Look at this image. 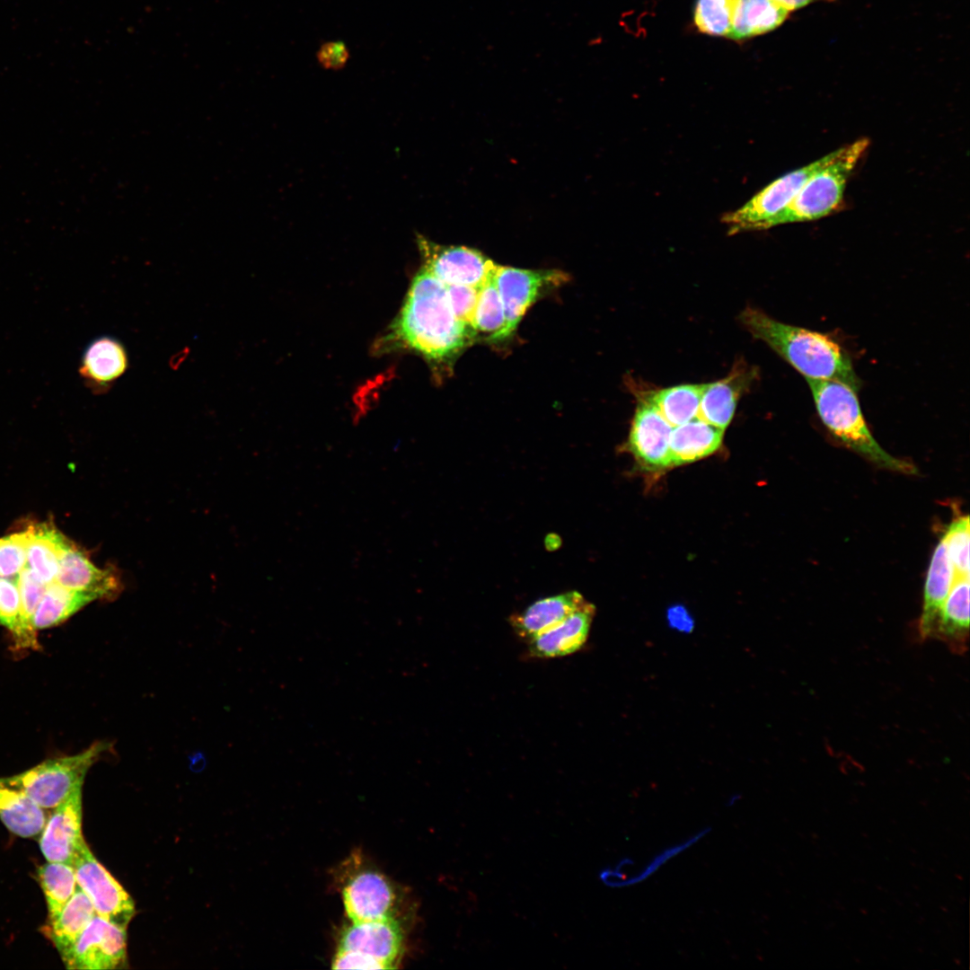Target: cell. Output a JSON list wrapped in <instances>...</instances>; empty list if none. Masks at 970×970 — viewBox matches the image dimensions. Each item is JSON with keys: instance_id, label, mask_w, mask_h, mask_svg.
Returning <instances> with one entry per match:
<instances>
[{"instance_id": "obj_24", "label": "cell", "mask_w": 970, "mask_h": 970, "mask_svg": "<svg viewBox=\"0 0 970 970\" xmlns=\"http://www.w3.org/2000/svg\"><path fill=\"white\" fill-rule=\"evenodd\" d=\"M67 539L49 525L27 529L26 566L46 585L55 582L58 559Z\"/></svg>"}, {"instance_id": "obj_41", "label": "cell", "mask_w": 970, "mask_h": 970, "mask_svg": "<svg viewBox=\"0 0 970 970\" xmlns=\"http://www.w3.org/2000/svg\"><path fill=\"white\" fill-rule=\"evenodd\" d=\"M739 799H740V796H733V797H731V798H730L728 799V801L727 805H725V806H727V807H733V806H735V804H736V802H737V801H738Z\"/></svg>"}, {"instance_id": "obj_13", "label": "cell", "mask_w": 970, "mask_h": 970, "mask_svg": "<svg viewBox=\"0 0 970 970\" xmlns=\"http://www.w3.org/2000/svg\"><path fill=\"white\" fill-rule=\"evenodd\" d=\"M82 788L54 807L40 838V849L48 861L73 865L87 845L82 832Z\"/></svg>"}, {"instance_id": "obj_27", "label": "cell", "mask_w": 970, "mask_h": 970, "mask_svg": "<svg viewBox=\"0 0 970 970\" xmlns=\"http://www.w3.org/2000/svg\"><path fill=\"white\" fill-rule=\"evenodd\" d=\"M789 12L772 0H737L729 38L743 40L772 31Z\"/></svg>"}, {"instance_id": "obj_36", "label": "cell", "mask_w": 970, "mask_h": 970, "mask_svg": "<svg viewBox=\"0 0 970 970\" xmlns=\"http://www.w3.org/2000/svg\"><path fill=\"white\" fill-rule=\"evenodd\" d=\"M21 599L16 578L0 577V624L18 633Z\"/></svg>"}, {"instance_id": "obj_20", "label": "cell", "mask_w": 970, "mask_h": 970, "mask_svg": "<svg viewBox=\"0 0 970 970\" xmlns=\"http://www.w3.org/2000/svg\"><path fill=\"white\" fill-rule=\"evenodd\" d=\"M585 602L577 591L544 597L513 614L510 624L519 638L529 641L561 622Z\"/></svg>"}, {"instance_id": "obj_34", "label": "cell", "mask_w": 970, "mask_h": 970, "mask_svg": "<svg viewBox=\"0 0 970 970\" xmlns=\"http://www.w3.org/2000/svg\"><path fill=\"white\" fill-rule=\"evenodd\" d=\"M710 831V828H703L701 831L695 833L692 836L683 840L681 842L669 846L662 850L659 853L653 856L645 867L638 873L631 876H625L624 879L619 884L618 887H627L630 886H635L641 883L655 874L660 868H662L667 861L677 856L681 852L685 851L687 849L697 843L701 839L706 836Z\"/></svg>"}, {"instance_id": "obj_21", "label": "cell", "mask_w": 970, "mask_h": 970, "mask_svg": "<svg viewBox=\"0 0 970 970\" xmlns=\"http://www.w3.org/2000/svg\"><path fill=\"white\" fill-rule=\"evenodd\" d=\"M969 638V578H958L945 600L930 639L953 653L964 654Z\"/></svg>"}, {"instance_id": "obj_5", "label": "cell", "mask_w": 970, "mask_h": 970, "mask_svg": "<svg viewBox=\"0 0 970 970\" xmlns=\"http://www.w3.org/2000/svg\"><path fill=\"white\" fill-rule=\"evenodd\" d=\"M96 742L73 755L44 761L22 772L0 777V783L24 792L42 808H54L83 787L88 770L109 749Z\"/></svg>"}, {"instance_id": "obj_19", "label": "cell", "mask_w": 970, "mask_h": 970, "mask_svg": "<svg viewBox=\"0 0 970 970\" xmlns=\"http://www.w3.org/2000/svg\"><path fill=\"white\" fill-rule=\"evenodd\" d=\"M956 580L957 574L942 536L931 556L924 585L922 611L918 622L921 639H930L943 604Z\"/></svg>"}, {"instance_id": "obj_6", "label": "cell", "mask_w": 970, "mask_h": 970, "mask_svg": "<svg viewBox=\"0 0 970 970\" xmlns=\"http://www.w3.org/2000/svg\"><path fill=\"white\" fill-rule=\"evenodd\" d=\"M405 951L403 922L394 920L344 926L331 960L333 969H393Z\"/></svg>"}, {"instance_id": "obj_1", "label": "cell", "mask_w": 970, "mask_h": 970, "mask_svg": "<svg viewBox=\"0 0 970 970\" xmlns=\"http://www.w3.org/2000/svg\"><path fill=\"white\" fill-rule=\"evenodd\" d=\"M476 338V331L455 316L445 285L422 267L380 347L406 348L442 364L454 359Z\"/></svg>"}, {"instance_id": "obj_39", "label": "cell", "mask_w": 970, "mask_h": 970, "mask_svg": "<svg viewBox=\"0 0 970 970\" xmlns=\"http://www.w3.org/2000/svg\"><path fill=\"white\" fill-rule=\"evenodd\" d=\"M667 618L670 625L680 630H691L693 626V622L688 613V611L681 606L675 605L667 612Z\"/></svg>"}, {"instance_id": "obj_18", "label": "cell", "mask_w": 970, "mask_h": 970, "mask_svg": "<svg viewBox=\"0 0 970 970\" xmlns=\"http://www.w3.org/2000/svg\"><path fill=\"white\" fill-rule=\"evenodd\" d=\"M595 613V605L586 601L561 622L527 641L529 654L549 658L578 651L587 639Z\"/></svg>"}, {"instance_id": "obj_2", "label": "cell", "mask_w": 970, "mask_h": 970, "mask_svg": "<svg viewBox=\"0 0 970 970\" xmlns=\"http://www.w3.org/2000/svg\"><path fill=\"white\" fill-rule=\"evenodd\" d=\"M739 320L754 338L768 345L807 381H839L858 390L860 380L849 355L828 335L786 324L751 306L740 313Z\"/></svg>"}, {"instance_id": "obj_31", "label": "cell", "mask_w": 970, "mask_h": 970, "mask_svg": "<svg viewBox=\"0 0 970 970\" xmlns=\"http://www.w3.org/2000/svg\"><path fill=\"white\" fill-rule=\"evenodd\" d=\"M21 612L16 640L22 647H37L36 630L32 617L48 585L42 582L26 565L17 576Z\"/></svg>"}, {"instance_id": "obj_14", "label": "cell", "mask_w": 970, "mask_h": 970, "mask_svg": "<svg viewBox=\"0 0 970 970\" xmlns=\"http://www.w3.org/2000/svg\"><path fill=\"white\" fill-rule=\"evenodd\" d=\"M672 429L673 427L652 404L639 398L626 446L648 470L671 467Z\"/></svg>"}, {"instance_id": "obj_4", "label": "cell", "mask_w": 970, "mask_h": 970, "mask_svg": "<svg viewBox=\"0 0 970 970\" xmlns=\"http://www.w3.org/2000/svg\"><path fill=\"white\" fill-rule=\"evenodd\" d=\"M869 146V138L861 137L834 150L833 157L810 176L768 228L814 221L833 213L842 202L848 179Z\"/></svg>"}, {"instance_id": "obj_32", "label": "cell", "mask_w": 970, "mask_h": 970, "mask_svg": "<svg viewBox=\"0 0 970 970\" xmlns=\"http://www.w3.org/2000/svg\"><path fill=\"white\" fill-rule=\"evenodd\" d=\"M737 0H697L693 20L697 29L710 36L728 37Z\"/></svg>"}, {"instance_id": "obj_8", "label": "cell", "mask_w": 970, "mask_h": 970, "mask_svg": "<svg viewBox=\"0 0 970 970\" xmlns=\"http://www.w3.org/2000/svg\"><path fill=\"white\" fill-rule=\"evenodd\" d=\"M833 155L834 151L780 176L740 208L725 214L721 220L728 226L729 234L767 229L770 221L790 203L810 176Z\"/></svg>"}, {"instance_id": "obj_7", "label": "cell", "mask_w": 970, "mask_h": 970, "mask_svg": "<svg viewBox=\"0 0 970 970\" xmlns=\"http://www.w3.org/2000/svg\"><path fill=\"white\" fill-rule=\"evenodd\" d=\"M343 877L341 898L351 922H401V917L405 919L401 916L404 895L382 872L370 868H357Z\"/></svg>"}, {"instance_id": "obj_9", "label": "cell", "mask_w": 970, "mask_h": 970, "mask_svg": "<svg viewBox=\"0 0 970 970\" xmlns=\"http://www.w3.org/2000/svg\"><path fill=\"white\" fill-rule=\"evenodd\" d=\"M78 886L92 902L98 916L128 929L136 914L135 903L123 886L95 858L86 845L73 864Z\"/></svg>"}, {"instance_id": "obj_10", "label": "cell", "mask_w": 970, "mask_h": 970, "mask_svg": "<svg viewBox=\"0 0 970 970\" xmlns=\"http://www.w3.org/2000/svg\"><path fill=\"white\" fill-rule=\"evenodd\" d=\"M127 929L96 914L61 958L73 970L127 968Z\"/></svg>"}, {"instance_id": "obj_12", "label": "cell", "mask_w": 970, "mask_h": 970, "mask_svg": "<svg viewBox=\"0 0 970 970\" xmlns=\"http://www.w3.org/2000/svg\"><path fill=\"white\" fill-rule=\"evenodd\" d=\"M417 243L423 267L446 286L480 287L494 263L481 252L465 246L437 244L422 235Z\"/></svg>"}, {"instance_id": "obj_16", "label": "cell", "mask_w": 970, "mask_h": 970, "mask_svg": "<svg viewBox=\"0 0 970 970\" xmlns=\"http://www.w3.org/2000/svg\"><path fill=\"white\" fill-rule=\"evenodd\" d=\"M755 375L754 368L738 361L728 376L705 384L697 418L725 430L733 419L741 395L750 387Z\"/></svg>"}, {"instance_id": "obj_15", "label": "cell", "mask_w": 970, "mask_h": 970, "mask_svg": "<svg viewBox=\"0 0 970 970\" xmlns=\"http://www.w3.org/2000/svg\"><path fill=\"white\" fill-rule=\"evenodd\" d=\"M55 582L95 599H113L121 591V581L111 569L95 567L79 549L67 541L58 559Z\"/></svg>"}, {"instance_id": "obj_23", "label": "cell", "mask_w": 970, "mask_h": 970, "mask_svg": "<svg viewBox=\"0 0 970 970\" xmlns=\"http://www.w3.org/2000/svg\"><path fill=\"white\" fill-rule=\"evenodd\" d=\"M96 915L88 896L78 886L62 910L48 919L45 934L63 957Z\"/></svg>"}, {"instance_id": "obj_38", "label": "cell", "mask_w": 970, "mask_h": 970, "mask_svg": "<svg viewBox=\"0 0 970 970\" xmlns=\"http://www.w3.org/2000/svg\"><path fill=\"white\" fill-rule=\"evenodd\" d=\"M316 57L325 69L338 70L345 66L349 59V50L341 41H328L321 45Z\"/></svg>"}, {"instance_id": "obj_11", "label": "cell", "mask_w": 970, "mask_h": 970, "mask_svg": "<svg viewBox=\"0 0 970 970\" xmlns=\"http://www.w3.org/2000/svg\"><path fill=\"white\" fill-rule=\"evenodd\" d=\"M567 279L565 273L556 269L531 270L496 265L495 280L506 318L500 340L516 331L527 309L542 291Z\"/></svg>"}, {"instance_id": "obj_35", "label": "cell", "mask_w": 970, "mask_h": 970, "mask_svg": "<svg viewBox=\"0 0 970 970\" xmlns=\"http://www.w3.org/2000/svg\"><path fill=\"white\" fill-rule=\"evenodd\" d=\"M27 530L0 539V577L16 578L26 565Z\"/></svg>"}, {"instance_id": "obj_37", "label": "cell", "mask_w": 970, "mask_h": 970, "mask_svg": "<svg viewBox=\"0 0 970 970\" xmlns=\"http://www.w3.org/2000/svg\"><path fill=\"white\" fill-rule=\"evenodd\" d=\"M445 287L455 316L473 329L479 287L446 285Z\"/></svg>"}, {"instance_id": "obj_26", "label": "cell", "mask_w": 970, "mask_h": 970, "mask_svg": "<svg viewBox=\"0 0 970 970\" xmlns=\"http://www.w3.org/2000/svg\"><path fill=\"white\" fill-rule=\"evenodd\" d=\"M0 820L13 834L31 838L41 833L46 815L24 792L0 783Z\"/></svg>"}, {"instance_id": "obj_40", "label": "cell", "mask_w": 970, "mask_h": 970, "mask_svg": "<svg viewBox=\"0 0 970 970\" xmlns=\"http://www.w3.org/2000/svg\"><path fill=\"white\" fill-rule=\"evenodd\" d=\"M789 12L800 9L816 2H833L834 0H772Z\"/></svg>"}, {"instance_id": "obj_33", "label": "cell", "mask_w": 970, "mask_h": 970, "mask_svg": "<svg viewBox=\"0 0 970 970\" xmlns=\"http://www.w3.org/2000/svg\"><path fill=\"white\" fill-rule=\"evenodd\" d=\"M957 578H969V517L955 519L943 534Z\"/></svg>"}, {"instance_id": "obj_22", "label": "cell", "mask_w": 970, "mask_h": 970, "mask_svg": "<svg viewBox=\"0 0 970 970\" xmlns=\"http://www.w3.org/2000/svg\"><path fill=\"white\" fill-rule=\"evenodd\" d=\"M724 429L699 418L675 427L670 436V464L692 463L716 452L721 445Z\"/></svg>"}, {"instance_id": "obj_30", "label": "cell", "mask_w": 970, "mask_h": 970, "mask_svg": "<svg viewBox=\"0 0 970 970\" xmlns=\"http://www.w3.org/2000/svg\"><path fill=\"white\" fill-rule=\"evenodd\" d=\"M38 878L43 890L48 919L55 917L78 888L73 865L48 861L38 869Z\"/></svg>"}, {"instance_id": "obj_3", "label": "cell", "mask_w": 970, "mask_h": 970, "mask_svg": "<svg viewBox=\"0 0 970 970\" xmlns=\"http://www.w3.org/2000/svg\"><path fill=\"white\" fill-rule=\"evenodd\" d=\"M817 414L842 444L877 465L903 473H915L910 462L894 457L876 441L863 417L856 389L833 380L807 381Z\"/></svg>"}, {"instance_id": "obj_29", "label": "cell", "mask_w": 970, "mask_h": 970, "mask_svg": "<svg viewBox=\"0 0 970 970\" xmlns=\"http://www.w3.org/2000/svg\"><path fill=\"white\" fill-rule=\"evenodd\" d=\"M495 268L496 264L479 287L473 320L477 336L482 334L492 341L500 340L506 324L504 306L495 280Z\"/></svg>"}, {"instance_id": "obj_25", "label": "cell", "mask_w": 970, "mask_h": 970, "mask_svg": "<svg viewBox=\"0 0 970 970\" xmlns=\"http://www.w3.org/2000/svg\"><path fill=\"white\" fill-rule=\"evenodd\" d=\"M705 384H686L646 391L638 394L652 404L673 427L683 425L698 416Z\"/></svg>"}, {"instance_id": "obj_17", "label": "cell", "mask_w": 970, "mask_h": 970, "mask_svg": "<svg viewBox=\"0 0 970 970\" xmlns=\"http://www.w3.org/2000/svg\"><path fill=\"white\" fill-rule=\"evenodd\" d=\"M129 367V357L117 338L101 336L86 347L79 372L87 384L99 392L107 391Z\"/></svg>"}, {"instance_id": "obj_28", "label": "cell", "mask_w": 970, "mask_h": 970, "mask_svg": "<svg viewBox=\"0 0 970 970\" xmlns=\"http://www.w3.org/2000/svg\"><path fill=\"white\" fill-rule=\"evenodd\" d=\"M96 600L93 595L67 589L53 582L47 586L32 617L35 630L57 625L82 607Z\"/></svg>"}]
</instances>
